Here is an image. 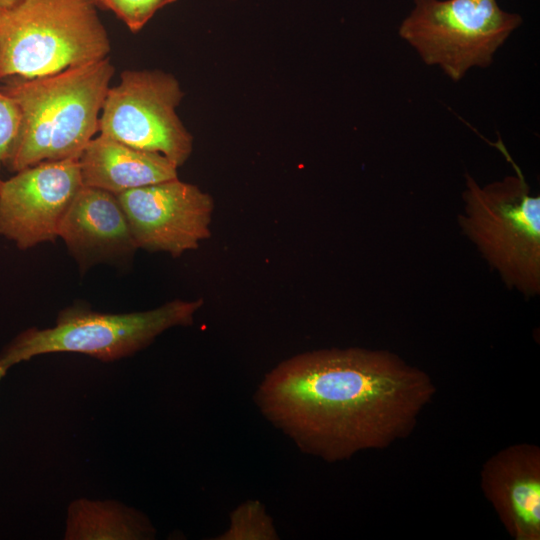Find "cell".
Instances as JSON below:
<instances>
[{
	"mask_svg": "<svg viewBox=\"0 0 540 540\" xmlns=\"http://www.w3.org/2000/svg\"><path fill=\"white\" fill-rule=\"evenodd\" d=\"M522 24L497 0H414L399 36L429 66L458 82L474 67L487 68L497 50Z\"/></svg>",
	"mask_w": 540,
	"mask_h": 540,
	"instance_id": "cell-6",
	"label": "cell"
},
{
	"mask_svg": "<svg viewBox=\"0 0 540 540\" xmlns=\"http://www.w3.org/2000/svg\"><path fill=\"white\" fill-rule=\"evenodd\" d=\"M58 237L82 271L98 263L126 262L138 249L117 196L84 185L64 214Z\"/></svg>",
	"mask_w": 540,
	"mask_h": 540,
	"instance_id": "cell-11",
	"label": "cell"
},
{
	"mask_svg": "<svg viewBox=\"0 0 540 540\" xmlns=\"http://www.w3.org/2000/svg\"><path fill=\"white\" fill-rule=\"evenodd\" d=\"M97 0H20L0 11V79H32L108 57Z\"/></svg>",
	"mask_w": 540,
	"mask_h": 540,
	"instance_id": "cell-3",
	"label": "cell"
},
{
	"mask_svg": "<svg viewBox=\"0 0 540 540\" xmlns=\"http://www.w3.org/2000/svg\"><path fill=\"white\" fill-rule=\"evenodd\" d=\"M176 0H97L98 7L109 10L127 28L136 33L140 31L161 8Z\"/></svg>",
	"mask_w": 540,
	"mask_h": 540,
	"instance_id": "cell-15",
	"label": "cell"
},
{
	"mask_svg": "<svg viewBox=\"0 0 540 540\" xmlns=\"http://www.w3.org/2000/svg\"><path fill=\"white\" fill-rule=\"evenodd\" d=\"M116 196L137 248L176 257L210 236L214 202L194 184L176 178Z\"/></svg>",
	"mask_w": 540,
	"mask_h": 540,
	"instance_id": "cell-8",
	"label": "cell"
},
{
	"mask_svg": "<svg viewBox=\"0 0 540 540\" xmlns=\"http://www.w3.org/2000/svg\"><path fill=\"white\" fill-rule=\"evenodd\" d=\"M9 368L7 366H5L1 361H0V381L2 380V378L6 375V373L8 372Z\"/></svg>",
	"mask_w": 540,
	"mask_h": 540,
	"instance_id": "cell-18",
	"label": "cell"
},
{
	"mask_svg": "<svg viewBox=\"0 0 540 540\" xmlns=\"http://www.w3.org/2000/svg\"><path fill=\"white\" fill-rule=\"evenodd\" d=\"M480 485L514 540H540V448L531 443L507 446L490 456Z\"/></svg>",
	"mask_w": 540,
	"mask_h": 540,
	"instance_id": "cell-10",
	"label": "cell"
},
{
	"mask_svg": "<svg viewBox=\"0 0 540 540\" xmlns=\"http://www.w3.org/2000/svg\"><path fill=\"white\" fill-rule=\"evenodd\" d=\"M156 531L141 512L117 501L74 500L68 507L66 540H148Z\"/></svg>",
	"mask_w": 540,
	"mask_h": 540,
	"instance_id": "cell-13",
	"label": "cell"
},
{
	"mask_svg": "<svg viewBox=\"0 0 540 540\" xmlns=\"http://www.w3.org/2000/svg\"><path fill=\"white\" fill-rule=\"evenodd\" d=\"M201 299L173 300L160 307L129 313H104L84 304L61 310L55 325L28 328L1 352L0 361L9 369L48 353H81L110 362L135 354L164 331L187 326L202 306Z\"/></svg>",
	"mask_w": 540,
	"mask_h": 540,
	"instance_id": "cell-5",
	"label": "cell"
},
{
	"mask_svg": "<svg viewBox=\"0 0 540 540\" xmlns=\"http://www.w3.org/2000/svg\"><path fill=\"white\" fill-rule=\"evenodd\" d=\"M82 186L78 158L41 162L1 180L0 235L21 250L55 241Z\"/></svg>",
	"mask_w": 540,
	"mask_h": 540,
	"instance_id": "cell-9",
	"label": "cell"
},
{
	"mask_svg": "<svg viewBox=\"0 0 540 540\" xmlns=\"http://www.w3.org/2000/svg\"><path fill=\"white\" fill-rule=\"evenodd\" d=\"M78 161L84 186L115 195L178 178L177 167L165 156L101 134L89 141Z\"/></svg>",
	"mask_w": 540,
	"mask_h": 540,
	"instance_id": "cell-12",
	"label": "cell"
},
{
	"mask_svg": "<svg viewBox=\"0 0 540 540\" xmlns=\"http://www.w3.org/2000/svg\"><path fill=\"white\" fill-rule=\"evenodd\" d=\"M18 122L19 115L15 103L0 90V167L4 165L16 137Z\"/></svg>",
	"mask_w": 540,
	"mask_h": 540,
	"instance_id": "cell-16",
	"label": "cell"
},
{
	"mask_svg": "<svg viewBox=\"0 0 540 540\" xmlns=\"http://www.w3.org/2000/svg\"><path fill=\"white\" fill-rule=\"evenodd\" d=\"M114 66L110 59L1 88L15 103L18 130L4 162L18 172L41 162L79 158L99 128Z\"/></svg>",
	"mask_w": 540,
	"mask_h": 540,
	"instance_id": "cell-2",
	"label": "cell"
},
{
	"mask_svg": "<svg viewBox=\"0 0 540 540\" xmlns=\"http://www.w3.org/2000/svg\"><path fill=\"white\" fill-rule=\"evenodd\" d=\"M19 1L20 0H0V11L14 6Z\"/></svg>",
	"mask_w": 540,
	"mask_h": 540,
	"instance_id": "cell-17",
	"label": "cell"
},
{
	"mask_svg": "<svg viewBox=\"0 0 540 540\" xmlns=\"http://www.w3.org/2000/svg\"><path fill=\"white\" fill-rule=\"evenodd\" d=\"M217 540H277L278 533L265 506L258 500H247L230 514L229 526Z\"/></svg>",
	"mask_w": 540,
	"mask_h": 540,
	"instance_id": "cell-14",
	"label": "cell"
},
{
	"mask_svg": "<svg viewBox=\"0 0 540 540\" xmlns=\"http://www.w3.org/2000/svg\"><path fill=\"white\" fill-rule=\"evenodd\" d=\"M435 393L425 371L390 351L333 348L280 362L254 402L302 452L331 463L409 436Z\"/></svg>",
	"mask_w": 540,
	"mask_h": 540,
	"instance_id": "cell-1",
	"label": "cell"
},
{
	"mask_svg": "<svg viewBox=\"0 0 540 540\" xmlns=\"http://www.w3.org/2000/svg\"><path fill=\"white\" fill-rule=\"evenodd\" d=\"M492 145L516 175L480 187L466 174L465 214L459 223L508 286L535 295L540 291V197L530 194L501 138Z\"/></svg>",
	"mask_w": 540,
	"mask_h": 540,
	"instance_id": "cell-4",
	"label": "cell"
},
{
	"mask_svg": "<svg viewBox=\"0 0 540 540\" xmlns=\"http://www.w3.org/2000/svg\"><path fill=\"white\" fill-rule=\"evenodd\" d=\"M183 91L161 70H125L110 87L98 132L131 147L159 153L177 168L190 157L193 137L178 117Z\"/></svg>",
	"mask_w": 540,
	"mask_h": 540,
	"instance_id": "cell-7",
	"label": "cell"
}]
</instances>
